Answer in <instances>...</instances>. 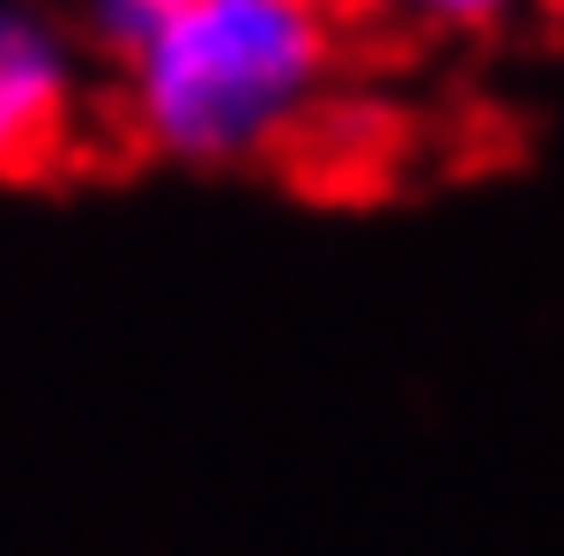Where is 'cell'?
<instances>
[{
    "label": "cell",
    "instance_id": "obj_3",
    "mask_svg": "<svg viewBox=\"0 0 564 556\" xmlns=\"http://www.w3.org/2000/svg\"><path fill=\"white\" fill-rule=\"evenodd\" d=\"M75 8H83L89 45H105L112 59H127L141 37H156V30H164L186 0H75Z\"/></svg>",
    "mask_w": 564,
    "mask_h": 556
},
{
    "label": "cell",
    "instance_id": "obj_4",
    "mask_svg": "<svg viewBox=\"0 0 564 556\" xmlns=\"http://www.w3.org/2000/svg\"><path fill=\"white\" fill-rule=\"evenodd\" d=\"M387 23H409V30H490L506 15L512 0H357Z\"/></svg>",
    "mask_w": 564,
    "mask_h": 556
},
{
    "label": "cell",
    "instance_id": "obj_1",
    "mask_svg": "<svg viewBox=\"0 0 564 556\" xmlns=\"http://www.w3.org/2000/svg\"><path fill=\"white\" fill-rule=\"evenodd\" d=\"M357 0H186L119 59V127L141 156L230 171L297 156L327 119Z\"/></svg>",
    "mask_w": 564,
    "mask_h": 556
},
{
    "label": "cell",
    "instance_id": "obj_2",
    "mask_svg": "<svg viewBox=\"0 0 564 556\" xmlns=\"http://www.w3.org/2000/svg\"><path fill=\"white\" fill-rule=\"evenodd\" d=\"M83 75L53 15L30 0H0V186L53 178L75 156Z\"/></svg>",
    "mask_w": 564,
    "mask_h": 556
},
{
    "label": "cell",
    "instance_id": "obj_5",
    "mask_svg": "<svg viewBox=\"0 0 564 556\" xmlns=\"http://www.w3.org/2000/svg\"><path fill=\"white\" fill-rule=\"evenodd\" d=\"M550 8H564V0H550Z\"/></svg>",
    "mask_w": 564,
    "mask_h": 556
}]
</instances>
